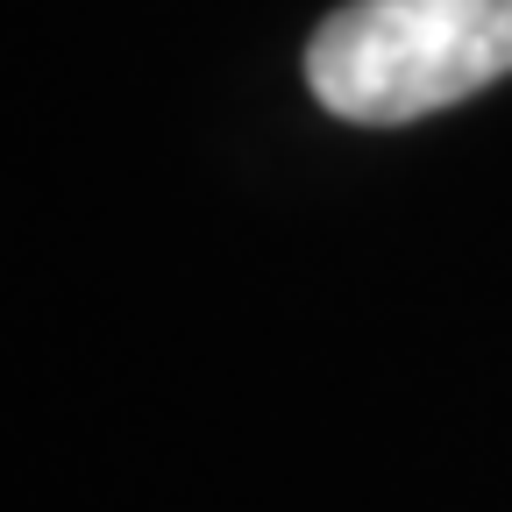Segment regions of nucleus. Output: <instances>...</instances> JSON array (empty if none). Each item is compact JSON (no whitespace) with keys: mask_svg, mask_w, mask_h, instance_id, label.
Masks as SVG:
<instances>
[{"mask_svg":"<svg viewBox=\"0 0 512 512\" xmlns=\"http://www.w3.org/2000/svg\"><path fill=\"white\" fill-rule=\"evenodd\" d=\"M512 72V0H342L306 43L335 121H420Z\"/></svg>","mask_w":512,"mask_h":512,"instance_id":"nucleus-1","label":"nucleus"}]
</instances>
